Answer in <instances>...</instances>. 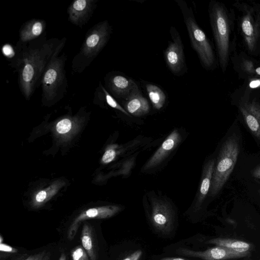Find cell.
Instances as JSON below:
<instances>
[{"mask_svg": "<svg viewBox=\"0 0 260 260\" xmlns=\"http://www.w3.org/2000/svg\"><path fill=\"white\" fill-rule=\"evenodd\" d=\"M82 247L87 253L90 260H97V256L94 246L92 230L89 225L85 224L82 228L81 235Z\"/></svg>", "mask_w": 260, "mask_h": 260, "instance_id": "cell-23", "label": "cell"}, {"mask_svg": "<svg viewBox=\"0 0 260 260\" xmlns=\"http://www.w3.org/2000/svg\"><path fill=\"white\" fill-rule=\"evenodd\" d=\"M146 90L149 98L156 109H160L164 105L166 96L163 90L156 85L147 84Z\"/></svg>", "mask_w": 260, "mask_h": 260, "instance_id": "cell-24", "label": "cell"}, {"mask_svg": "<svg viewBox=\"0 0 260 260\" xmlns=\"http://www.w3.org/2000/svg\"><path fill=\"white\" fill-rule=\"evenodd\" d=\"M46 22L45 20L34 18L24 23L19 31L18 41L26 43L42 36L45 32Z\"/></svg>", "mask_w": 260, "mask_h": 260, "instance_id": "cell-20", "label": "cell"}, {"mask_svg": "<svg viewBox=\"0 0 260 260\" xmlns=\"http://www.w3.org/2000/svg\"><path fill=\"white\" fill-rule=\"evenodd\" d=\"M72 260H89L88 255L83 247L78 246L71 252Z\"/></svg>", "mask_w": 260, "mask_h": 260, "instance_id": "cell-27", "label": "cell"}, {"mask_svg": "<svg viewBox=\"0 0 260 260\" xmlns=\"http://www.w3.org/2000/svg\"><path fill=\"white\" fill-rule=\"evenodd\" d=\"M149 260H198L191 257H187L176 255L169 254L164 252L160 254H151Z\"/></svg>", "mask_w": 260, "mask_h": 260, "instance_id": "cell-26", "label": "cell"}, {"mask_svg": "<svg viewBox=\"0 0 260 260\" xmlns=\"http://www.w3.org/2000/svg\"><path fill=\"white\" fill-rule=\"evenodd\" d=\"M146 217L149 229L156 237L163 239L175 237L179 227L177 211L168 202L153 199L147 209Z\"/></svg>", "mask_w": 260, "mask_h": 260, "instance_id": "cell-6", "label": "cell"}, {"mask_svg": "<svg viewBox=\"0 0 260 260\" xmlns=\"http://www.w3.org/2000/svg\"><path fill=\"white\" fill-rule=\"evenodd\" d=\"M192 237L197 242L204 245L223 247L239 252H249L252 247L250 243L237 239L219 237L207 239L199 234L194 235Z\"/></svg>", "mask_w": 260, "mask_h": 260, "instance_id": "cell-18", "label": "cell"}, {"mask_svg": "<svg viewBox=\"0 0 260 260\" xmlns=\"http://www.w3.org/2000/svg\"><path fill=\"white\" fill-rule=\"evenodd\" d=\"M208 13L218 63L224 73L232 54L236 51L238 38L235 12L233 8H229L223 3L211 0L208 6Z\"/></svg>", "mask_w": 260, "mask_h": 260, "instance_id": "cell-2", "label": "cell"}, {"mask_svg": "<svg viewBox=\"0 0 260 260\" xmlns=\"http://www.w3.org/2000/svg\"><path fill=\"white\" fill-rule=\"evenodd\" d=\"M112 30L109 22L104 20L87 31L80 51L72 60V69L74 73H81L90 64L106 45Z\"/></svg>", "mask_w": 260, "mask_h": 260, "instance_id": "cell-4", "label": "cell"}, {"mask_svg": "<svg viewBox=\"0 0 260 260\" xmlns=\"http://www.w3.org/2000/svg\"><path fill=\"white\" fill-rule=\"evenodd\" d=\"M73 126L74 122L71 119L64 118L56 123V131L60 135H66L70 133Z\"/></svg>", "mask_w": 260, "mask_h": 260, "instance_id": "cell-25", "label": "cell"}, {"mask_svg": "<svg viewBox=\"0 0 260 260\" xmlns=\"http://www.w3.org/2000/svg\"><path fill=\"white\" fill-rule=\"evenodd\" d=\"M64 184V182L57 181L47 188L39 191L33 200V206L35 207H39L42 205L54 196Z\"/></svg>", "mask_w": 260, "mask_h": 260, "instance_id": "cell-22", "label": "cell"}, {"mask_svg": "<svg viewBox=\"0 0 260 260\" xmlns=\"http://www.w3.org/2000/svg\"><path fill=\"white\" fill-rule=\"evenodd\" d=\"M252 175L256 178L260 179V165L255 167L252 172Z\"/></svg>", "mask_w": 260, "mask_h": 260, "instance_id": "cell-31", "label": "cell"}, {"mask_svg": "<svg viewBox=\"0 0 260 260\" xmlns=\"http://www.w3.org/2000/svg\"><path fill=\"white\" fill-rule=\"evenodd\" d=\"M104 80L106 88L117 98L126 99L132 93L139 89L134 81L118 72L108 73Z\"/></svg>", "mask_w": 260, "mask_h": 260, "instance_id": "cell-14", "label": "cell"}, {"mask_svg": "<svg viewBox=\"0 0 260 260\" xmlns=\"http://www.w3.org/2000/svg\"><path fill=\"white\" fill-rule=\"evenodd\" d=\"M65 53L54 58L44 73L41 85L42 101L45 105H51L61 99L67 92L68 81Z\"/></svg>", "mask_w": 260, "mask_h": 260, "instance_id": "cell-7", "label": "cell"}, {"mask_svg": "<svg viewBox=\"0 0 260 260\" xmlns=\"http://www.w3.org/2000/svg\"><path fill=\"white\" fill-rule=\"evenodd\" d=\"M98 0H76L67 9L68 20L79 27H82L89 20L95 9Z\"/></svg>", "mask_w": 260, "mask_h": 260, "instance_id": "cell-16", "label": "cell"}, {"mask_svg": "<svg viewBox=\"0 0 260 260\" xmlns=\"http://www.w3.org/2000/svg\"><path fill=\"white\" fill-rule=\"evenodd\" d=\"M50 255L45 251L41 252L34 255H31L25 260H49Z\"/></svg>", "mask_w": 260, "mask_h": 260, "instance_id": "cell-29", "label": "cell"}, {"mask_svg": "<svg viewBox=\"0 0 260 260\" xmlns=\"http://www.w3.org/2000/svg\"><path fill=\"white\" fill-rule=\"evenodd\" d=\"M115 260H149V248L137 238H127L119 244Z\"/></svg>", "mask_w": 260, "mask_h": 260, "instance_id": "cell-12", "label": "cell"}, {"mask_svg": "<svg viewBox=\"0 0 260 260\" xmlns=\"http://www.w3.org/2000/svg\"><path fill=\"white\" fill-rule=\"evenodd\" d=\"M0 250L1 251L12 253H14L17 251L15 248L3 243H0Z\"/></svg>", "mask_w": 260, "mask_h": 260, "instance_id": "cell-30", "label": "cell"}, {"mask_svg": "<svg viewBox=\"0 0 260 260\" xmlns=\"http://www.w3.org/2000/svg\"><path fill=\"white\" fill-rule=\"evenodd\" d=\"M116 151L112 147L108 148L105 151L102 158L103 164H108L114 160L116 156Z\"/></svg>", "mask_w": 260, "mask_h": 260, "instance_id": "cell-28", "label": "cell"}, {"mask_svg": "<svg viewBox=\"0 0 260 260\" xmlns=\"http://www.w3.org/2000/svg\"><path fill=\"white\" fill-rule=\"evenodd\" d=\"M240 152L239 140L236 134L228 137L222 144L215 164L210 193L217 194L232 173Z\"/></svg>", "mask_w": 260, "mask_h": 260, "instance_id": "cell-10", "label": "cell"}, {"mask_svg": "<svg viewBox=\"0 0 260 260\" xmlns=\"http://www.w3.org/2000/svg\"><path fill=\"white\" fill-rule=\"evenodd\" d=\"M236 15L237 38L244 52L250 56L260 55V2L236 1L232 4Z\"/></svg>", "mask_w": 260, "mask_h": 260, "instance_id": "cell-3", "label": "cell"}, {"mask_svg": "<svg viewBox=\"0 0 260 260\" xmlns=\"http://www.w3.org/2000/svg\"><path fill=\"white\" fill-rule=\"evenodd\" d=\"M66 41L65 37L47 39L45 32L31 41L17 42L10 66L18 73L19 89L27 100L41 85L44 73L51 61L59 56Z\"/></svg>", "mask_w": 260, "mask_h": 260, "instance_id": "cell-1", "label": "cell"}, {"mask_svg": "<svg viewBox=\"0 0 260 260\" xmlns=\"http://www.w3.org/2000/svg\"><path fill=\"white\" fill-rule=\"evenodd\" d=\"M232 95L249 129L260 141V88L247 83Z\"/></svg>", "mask_w": 260, "mask_h": 260, "instance_id": "cell-9", "label": "cell"}, {"mask_svg": "<svg viewBox=\"0 0 260 260\" xmlns=\"http://www.w3.org/2000/svg\"><path fill=\"white\" fill-rule=\"evenodd\" d=\"M182 14L192 48L203 67L213 70L217 66L215 53L211 42L197 23L192 9L183 0H175Z\"/></svg>", "mask_w": 260, "mask_h": 260, "instance_id": "cell-5", "label": "cell"}, {"mask_svg": "<svg viewBox=\"0 0 260 260\" xmlns=\"http://www.w3.org/2000/svg\"><path fill=\"white\" fill-rule=\"evenodd\" d=\"M122 210L117 205H107L88 209L80 214L73 221L68 231V238H74L80 223L84 220L90 219H106L110 218Z\"/></svg>", "mask_w": 260, "mask_h": 260, "instance_id": "cell-13", "label": "cell"}, {"mask_svg": "<svg viewBox=\"0 0 260 260\" xmlns=\"http://www.w3.org/2000/svg\"><path fill=\"white\" fill-rule=\"evenodd\" d=\"M180 140V135L175 129L162 143L161 146L146 164L144 169L153 168L160 163L169 153L174 149Z\"/></svg>", "mask_w": 260, "mask_h": 260, "instance_id": "cell-19", "label": "cell"}, {"mask_svg": "<svg viewBox=\"0 0 260 260\" xmlns=\"http://www.w3.org/2000/svg\"><path fill=\"white\" fill-rule=\"evenodd\" d=\"M233 67L239 76L249 80H260V64L244 51L234 52L231 57Z\"/></svg>", "mask_w": 260, "mask_h": 260, "instance_id": "cell-15", "label": "cell"}, {"mask_svg": "<svg viewBox=\"0 0 260 260\" xmlns=\"http://www.w3.org/2000/svg\"><path fill=\"white\" fill-rule=\"evenodd\" d=\"M125 108L130 114L140 116L147 114L149 110V105L140 90H135L126 99Z\"/></svg>", "mask_w": 260, "mask_h": 260, "instance_id": "cell-21", "label": "cell"}, {"mask_svg": "<svg viewBox=\"0 0 260 260\" xmlns=\"http://www.w3.org/2000/svg\"><path fill=\"white\" fill-rule=\"evenodd\" d=\"M170 33L172 41L164 52V58L171 72L179 76L186 70L183 45L181 37L175 27H171Z\"/></svg>", "mask_w": 260, "mask_h": 260, "instance_id": "cell-11", "label": "cell"}, {"mask_svg": "<svg viewBox=\"0 0 260 260\" xmlns=\"http://www.w3.org/2000/svg\"><path fill=\"white\" fill-rule=\"evenodd\" d=\"M59 260H66V256L64 253H62Z\"/></svg>", "mask_w": 260, "mask_h": 260, "instance_id": "cell-32", "label": "cell"}, {"mask_svg": "<svg viewBox=\"0 0 260 260\" xmlns=\"http://www.w3.org/2000/svg\"><path fill=\"white\" fill-rule=\"evenodd\" d=\"M215 164V160L212 159L209 160L204 166L197 201L190 212L188 213V219L193 223H194L198 213L201 210L202 204L210 190Z\"/></svg>", "mask_w": 260, "mask_h": 260, "instance_id": "cell-17", "label": "cell"}, {"mask_svg": "<svg viewBox=\"0 0 260 260\" xmlns=\"http://www.w3.org/2000/svg\"><path fill=\"white\" fill-rule=\"evenodd\" d=\"M162 252L198 260H228L242 258L250 254V252H239L218 246L201 249L186 238L164 247Z\"/></svg>", "mask_w": 260, "mask_h": 260, "instance_id": "cell-8", "label": "cell"}]
</instances>
